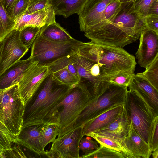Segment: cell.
I'll return each instance as SVG.
<instances>
[{"mask_svg":"<svg viewBox=\"0 0 158 158\" xmlns=\"http://www.w3.org/2000/svg\"><path fill=\"white\" fill-rule=\"evenodd\" d=\"M147 27L144 18L135 11L133 2H130L122 3L120 10L113 19L100 22L84 32L92 42L123 48L137 40Z\"/></svg>","mask_w":158,"mask_h":158,"instance_id":"cell-1","label":"cell"},{"mask_svg":"<svg viewBox=\"0 0 158 158\" xmlns=\"http://www.w3.org/2000/svg\"><path fill=\"white\" fill-rule=\"evenodd\" d=\"M72 50L97 63L110 78L121 72L134 74L136 64L135 57L123 48L91 41L83 42L78 41Z\"/></svg>","mask_w":158,"mask_h":158,"instance_id":"cell-2","label":"cell"},{"mask_svg":"<svg viewBox=\"0 0 158 158\" xmlns=\"http://www.w3.org/2000/svg\"><path fill=\"white\" fill-rule=\"evenodd\" d=\"M72 88L58 84L50 73L25 105L23 126L44 123L50 112Z\"/></svg>","mask_w":158,"mask_h":158,"instance_id":"cell-3","label":"cell"},{"mask_svg":"<svg viewBox=\"0 0 158 158\" xmlns=\"http://www.w3.org/2000/svg\"><path fill=\"white\" fill-rule=\"evenodd\" d=\"M91 97L78 86L71 88L63 100L48 115L45 122L56 123L59 128L57 138L75 127L78 118L90 101Z\"/></svg>","mask_w":158,"mask_h":158,"instance_id":"cell-4","label":"cell"},{"mask_svg":"<svg viewBox=\"0 0 158 158\" xmlns=\"http://www.w3.org/2000/svg\"><path fill=\"white\" fill-rule=\"evenodd\" d=\"M123 105L128 118L135 130L150 147L158 114L143 97L131 90H128Z\"/></svg>","mask_w":158,"mask_h":158,"instance_id":"cell-5","label":"cell"},{"mask_svg":"<svg viewBox=\"0 0 158 158\" xmlns=\"http://www.w3.org/2000/svg\"><path fill=\"white\" fill-rule=\"evenodd\" d=\"M79 76L77 86L85 90L91 99L98 97L110 84V78L103 73L98 65L74 52L70 55Z\"/></svg>","mask_w":158,"mask_h":158,"instance_id":"cell-6","label":"cell"},{"mask_svg":"<svg viewBox=\"0 0 158 158\" xmlns=\"http://www.w3.org/2000/svg\"><path fill=\"white\" fill-rule=\"evenodd\" d=\"M25 104L19 92L18 84L0 90V122L14 138L23 126Z\"/></svg>","mask_w":158,"mask_h":158,"instance_id":"cell-7","label":"cell"},{"mask_svg":"<svg viewBox=\"0 0 158 158\" xmlns=\"http://www.w3.org/2000/svg\"><path fill=\"white\" fill-rule=\"evenodd\" d=\"M127 87L110 83L106 90L98 97L91 99L79 115L75 127L83 126L109 108L123 104Z\"/></svg>","mask_w":158,"mask_h":158,"instance_id":"cell-8","label":"cell"},{"mask_svg":"<svg viewBox=\"0 0 158 158\" xmlns=\"http://www.w3.org/2000/svg\"><path fill=\"white\" fill-rule=\"evenodd\" d=\"M78 41L54 42L39 34L31 46L29 58L33 62H37L38 65L48 66L60 58L70 55L74 44Z\"/></svg>","mask_w":158,"mask_h":158,"instance_id":"cell-9","label":"cell"},{"mask_svg":"<svg viewBox=\"0 0 158 158\" xmlns=\"http://www.w3.org/2000/svg\"><path fill=\"white\" fill-rule=\"evenodd\" d=\"M82 135V127H76L52 142L50 149L46 151L49 158H79V145Z\"/></svg>","mask_w":158,"mask_h":158,"instance_id":"cell-10","label":"cell"},{"mask_svg":"<svg viewBox=\"0 0 158 158\" xmlns=\"http://www.w3.org/2000/svg\"><path fill=\"white\" fill-rule=\"evenodd\" d=\"M0 54V75L20 60L29 49L21 42L19 30L14 29L4 38Z\"/></svg>","mask_w":158,"mask_h":158,"instance_id":"cell-11","label":"cell"},{"mask_svg":"<svg viewBox=\"0 0 158 158\" xmlns=\"http://www.w3.org/2000/svg\"><path fill=\"white\" fill-rule=\"evenodd\" d=\"M34 62L18 83L19 92L25 105L51 73L48 66H40Z\"/></svg>","mask_w":158,"mask_h":158,"instance_id":"cell-12","label":"cell"},{"mask_svg":"<svg viewBox=\"0 0 158 158\" xmlns=\"http://www.w3.org/2000/svg\"><path fill=\"white\" fill-rule=\"evenodd\" d=\"M70 55L60 58L48 67L53 80L58 84L73 88L77 85L79 76Z\"/></svg>","mask_w":158,"mask_h":158,"instance_id":"cell-13","label":"cell"},{"mask_svg":"<svg viewBox=\"0 0 158 158\" xmlns=\"http://www.w3.org/2000/svg\"><path fill=\"white\" fill-rule=\"evenodd\" d=\"M139 39L136 58L140 66L146 68L158 56V34L147 27L141 32Z\"/></svg>","mask_w":158,"mask_h":158,"instance_id":"cell-14","label":"cell"},{"mask_svg":"<svg viewBox=\"0 0 158 158\" xmlns=\"http://www.w3.org/2000/svg\"><path fill=\"white\" fill-rule=\"evenodd\" d=\"M43 124L23 126L19 134L14 138L15 143L40 156H45L46 151L42 150L40 141Z\"/></svg>","mask_w":158,"mask_h":158,"instance_id":"cell-15","label":"cell"},{"mask_svg":"<svg viewBox=\"0 0 158 158\" xmlns=\"http://www.w3.org/2000/svg\"><path fill=\"white\" fill-rule=\"evenodd\" d=\"M114 0H87L79 15L80 31L84 32L100 21L101 15L107 6Z\"/></svg>","mask_w":158,"mask_h":158,"instance_id":"cell-16","label":"cell"},{"mask_svg":"<svg viewBox=\"0 0 158 158\" xmlns=\"http://www.w3.org/2000/svg\"><path fill=\"white\" fill-rule=\"evenodd\" d=\"M128 87L143 97L158 114V90L148 80L137 74H134Z\"/></svg>","mask_w":158,"mask_h":158,"instance_id":"cell-17","label":"cell"},{"mask_svg":"<svg viewBox=\"0 0 158 158\" xmlns=\"http://www.w3.org/2000/svg\"><path fill=\"white\" fill-rule=\"evenodd\" d=\"M55 14L50 5L40 11L31 14L24 13L15 21L14 29L19 30L27 26L41 27L45 24L55 21Z\"/></svg>","mask_w":158,"mask_h":158,"instance_id":"cell-18","label":"cell"},{"mask_svg":"<svg viewBox=\"0 0 158 158\" xmlns=\"http://www.w3.org/2000/svg\"><path fill=\"white\" fill-rule=\"evenodd\" d=\"M121 141L133 158H149L152 155L150 145L137 133L131 122L127 134Z\"/></svg>","mask_w":158,"mask_h":158,"instance_id":"cell-19","label":"cell"},{"mask_svg":"<svg viewBox=\"0 0 158 158\" xmlns=\"http://www.w3.org/2000/svg\"><path fill=\"white\" fill-rule=\"evenodd\" d=\"M130 125V122L123 105L122 112L115 119L106 126L91 132L112 137L121 141L127 134Z\"/></svg>","mask_w":158,"mask_h":158,"instance_id":"cell-20","label":"cell"},{"mask_svg":"<svg viewBox=\"0 0 158 158\" xmlns=\"http://www.w3.org/2000/svg\"><path fill=\"white\" fill-rule=\"evenodd\" d=\"M29 57L20 60L0 75V90L18 83L27 69L34 63Z\"/></svg>","mask_w":158,"mask_h":158,"instance_id":"cell-21","label":"cell"},{"mask_svg":"<svg viewBox=\"0 0 158 158\" xmlns=\"http://www.w3.org/2000/svg\"><path fill=\"white\" fill-rule=\"evenodd\" d=\"M123 104L113 106L85 123L82 127V135L100 129L115 119L122 112Z\"/></svg>","mask_w":158,"mask_h":158,"instance_id":"cell-22","label":"cell"},{"mask_svg":"<svg viewBox=\"0 0 158 158\" xmlns=\"http://www.w3.org/2000/svg\"><path fill=\"white\" fill-rule=\"evenodd\" d=\"M39 34L48 40L54 42H64L75 40L56 21L42 27Z\"/></svg>","mask_w":158,"mask_h":158,"instance_id":"cell-23","label":"cell"},{"mask_svg":"<svg viewBox=\"0 0 158 158\" xmlns=\"http://www.w3.org/2000/svg\"><path fill=\"white\" fill-rule=\"evenodd\" d=\"M87 0H50L55 15L67 18L73 14L79 15Z\"/></svg>","mask_w":158,"mask_h":158,"instance_id":"cell-24","label":"cell"},{"mask_svg":"<svg viewBox=\"0 0 158 158\" xmlns=\"http://www.w3.org/2000/svg\"><path fill=\"white\" fill-rule=\"evenodd\" d=\"M86 136L94 139L99 144L119 152L123 154L125 158H133L131 152L118 139L105 135H98L90 132Z\"/></svg>","mask_w":158,"mask_h":158,"instance_id":"cell-25","label":"cell"},{"mask_svg":"<svg viewBox=\"0 0 158 158\" xmlns=\"http://www.w3.org/2000/svg\"><path fill=\"white\" fill-rule=\"evenodd\" d=\"M58 125L53 122L43 123L41 131L40 141L42 149L45 151V147L49 143H52L59 133Z\"/></svg>","mask_w":158,"mask_h":158,"instance_id":"cell-26","label":"cell"},{"mask_svg":"<svg viewBox=\"0 0 158 158\" xmlns=\"http://www.w3.org/2000/svg\"><path fill=\"white\" fill-rule=\"evenodd\" d=\"M40 28L33 26H27L20 29L19 38L22 44L29 49L39 35Z\"/></svg>","mask_w":158,"mask_h":158,"instance_id":"cell-27","label":"cell"},{"mask_svg":"<svg viewBox=\"0 0 158 158\" xmlns=\"http://www.w3.org/2000/svg\"><path fill=\"white\" fill-rule=\"evenodd\" d=\"M84 158H125L123 154L115 150L99 144V148L90 153L82 155Z\"/></svg>","mask_w":158,"mask_h":158,"instance_id":"cell-28","label":"cell"},{"mask_svg":"<svg viewBox=\"0 0 158 158\" xmlns=\"http://www.w3.org/2000/svg\"><path fill=\"white\" fill-rule=\"evenodd\" d=\"M15 23L0 1V40L14 29Z\"/></svg>","mask_w":158,"mask_h":158,"instance_id":"cell-29","label":"cell"},{"mask_svg":"<svg viewBox=\"0 0 158 158\" xmlns=\"http://www.w3.org/2000/svg\"><path fill=\"white\" fill-rule=\"evenodd\" d=\"M144 72L137 74L148 80L158 90V56Z\"/></svg>","mask_w":158,"mask_h":158,"instance_id":"cell-30","label":"cell"},{"mask_svg":"<svg viewBox=\"0 0 158 158\" xmlns=\"http://www.w3.org/2000/svg\"><path fill=\"white\" fill-rule=\"evenodd\" d=\"M121 6L122 3L118 0H114L111 2L103 11L99 22L109 21L114 18L119 11Z\"/></svg>","mask_w":158,"mask_h":158,"instance_id":"cell-31","label":"cell"},{"mask_svg":"<svg viewBox=\"0 0 158 158\" xmlns=\"http://www.w3.org/2000/svg\"><path fill=\"white\" fill-rule=\"evenodd\" d=\"M14 143V138L6 127L0 122V148L9 149Z\"/></svg>","mask_w":158,"mask_h":158,"instance_id":"cell-32","label":"cell"},{"mask_svg":"<svg viewBox=\"0 0 158 158\" xmlns=\"http://www.w3.org/2000/svg\"><path fill=\"white\" fill-rule=\"evenodd\" d=\"M29 2V0H16L9 14L13 20L15 21L25 12Z\"/></svg>","mask_w":158,"mask_h":158,"instance_id":"cell-33","label":"cell"},{"mask_svg":"<svg viewBox=\"0 0 158 158\" xmlns=\"http://www.w3.org/2000/svg\"><path fill=\"white\" fill-rule=\"evenodd\" d=\"M85 136L81 138L79 145V150H81L84 153L83 155L90 153L99 147L97 141L92 140L91 137L89 136Z\"/></svg>","mask_w":158,"mask_h":158,"instance_id":"cell-34","label":"cell"},{"mask_svg":"<svg viewBox=\"0 0 158 158\" xmlns=\"http://www.w3.org/2000/svg\"><path fill=\"white\" fill-rule=\"evenodd\" d=\"M154 0H135L133 2L134 10L141 17L144 18L148 14L150 7Z\"/></svg>","mask_w":158,"mask_h":158,"instance_id":"cell-35","label":"cell"},{"mask_svg":"<svg viewBox=\"0 0 158 158\" xmlns=\"http://www.w3.org/2000/svg\"><path fill=\"white\" fill-rule=\"evenodd\" d=\"M134 74L119 72L110 78V83L128 87Z\"/></svg>","mask_w":158,"mask_h":158,"instance_id":"cell-36","label":"cell"},{"mask_svg":"<svg viewBox=\"0 0 158 158\" xmlns=\"http://www.w3.org/2000/svg\"><path fill=\"white\" fill-rule=\"evenodd\" d=\"M50 5V0H29L28 6L24 13L35 12L47 7Z\"/></svg>","mask_w":158,"mask_h":158,"instance_id":"cell-37","label":"cell"},{"mask_svg":"<svg viewBox=\"0 0 158 158\" xmlns=\"http://www.w3.org/2000/svg\"><path fill=\"white\" fill-rule=\"evenodd\" d=\"M27 158L19 146L9 149L0 148V158Z\"/></svg>","mask_w":158,"mask_h":158,"instance_id":"cell-38","label":"cell"},{"mask_svg":"<svg viewBox=\"0 0 158 158\" xmlns=\"http://www.w3.org/2000/svg\"><path fill=\"white\" fill-rule=\"evenodd\" d=\"M144 21L148 28L158 34V15L148 14Z\"/></svg>","mask_w":158,"mask_h":158,"instance_id":"cell-39","label":"cell"},{"mask_svg":"<svg viewBox=\"0 0 158 158\" xmlns=\"http://www.w3.org/2000/svg\"><path fill=\"white\" fill-rule=\"evenodd\" d=\"M150 148L152 152L158 149V117L156 118Z\"/></svg>","mask_w":158,"mask_h":158,"instance_id":"cell-40","label":"cell"},{"mask_svg":"<svg viewBox=\"0 0 158 158\" xmlns=\"http://www.w3.org/2000/svg\"><path fill=\"white\" fill-rule=\"evenodd\" d=\"M16 0H2V3L9 16L10 12Z\"/></svg>","mask_w":158,"mask_h":158,"instance_id":"cell-41","label":"cell"},{"mask_svg":"<svg viewBox=\"0 0 158 158\" xmlns=\"http://www.w3.org/2000/svg\"><path fill=\"white\" fill-rule=\"evenodd\" d=\"M158 0H154L151 5L148 14L158 15Z\"/></svg>","mask_w":158,"mask_h":158,"instance_id":"cell-42","label":"cell"},{"mask_svg":"<svg viewBox=\"0 0 158 158\" xmlns=\"http://www.w3.org/2000/svg\"><path fill=\"white\" fill-rule=\"evenodd\" d=\"M153 158H158V149L152 152V154Z\"/></svg>","mask_w":158,"mask_h":158,"instance_id":"cell-43","label":"cell"},{"mask_svg":"<svg viewBox=\"0 0 158 158\" xmlns=\"http://www.w3.org/2000/svg\"><path fill=\"white\" fill-rule=\"evenodd\" d=\"M121 3H127V2H133L135 0H118Z\"/></svg>","mask_w":158,"mask_h":158,"instance_id":"cell-44","label":"cell"},{"mask_svg":"<svg viewBox=\"0 0 158 158\" xmlns=\"http://www.w3.org/2000/svg\"><path fill=\"white\" fill-rule=\"evenodd\" d=\"M3 43H2V40H0V52L1 51V50L2 47V45Z\"/></svg>","mask_w":158,"mask_h":158,"instance_id":"cell-45","label":"cell"},{"mask_svg":"<svg viewBox=\"0 0 158 158\" xmlns=\"http://www.w3.org/2000/svg\"><path fill=\"white\" fill-rule=\"evenodd\" d=\"M2 0H0V1L1 2H2Z\"/></svg>","mask_w":158,"mask_h":158,"instance_id":"cell-46","label":"cell"}]
</instances>
